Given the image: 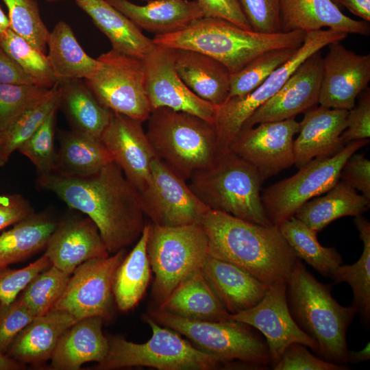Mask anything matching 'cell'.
I'll list each match as a JSON object with an SVG mask.
<instances>
[{"label":"cell","mask_w":370,"mask_h":370,"mask_svg":"<svg viewBox=\"0 0 370 370\" xmlns=\"http://www.w3.org/2000/svg\"><path fill=\"white\" fill-rule=\"evenodd\" d=\"M77 321L69 313L56 310L37 317L17 335L8 356L23 364L44 363L51 359L62 335Z\"/></svg>","instance_id":"83f0119b"},{"label":"cell","mask_w":370,"mask_h":370,"mask_svg":"<svg viewBox=\"0 0 370 370\" xmlns=\"http://www.w3.org/2000/svg\"><path fill=\"white\" fill-rule=\"evenodd\" d=\"M174 55L177 75L193 92L215 106L227 101L231 73L223 64L193 50L174 49Z\"/></svg>","instance_id":"484cf974"},{"label":"cell","mask_w":370,"mask_h":370,"mask_svg":"<svg viewBox=\"0 0 370 370\" xmlns=\"http://www.w3.org/2000/svg\"><path fill=\"white\" fill-rule=\"evenodd\" d=\"M51 265L44 254L27 266L12 269L0 268V304H9L15 300L27 284L39 273Z\"/></svg>","instance_id":"bcb514c9"},{"label":"cell","mask_w":370,"mask_h":370,"mask_svg":"<svg viewBox=\"0 0 370 370\" xmlns=\"http://www.w3.org/2000/svg\"><path fill=\"white\" fill-rule=\"evenodd\" d=\"M358 104L348 111L346 129L341 136L343 145L370 137V90L367 87L360 94Z\"/></svg>","instance_id":"f907efd6"},{"label":"cell","mask_w":370,"mask_h":370,"mask_svg":"<svg viewBox=\"0 0 370 370\" xmlns=\"http://www.w3.org/2000/svg\"><path fill=\"white\" fill-rule=\"evenodd\" d=\"M139 193L145 215L160 226L200 224L210 210L186 180L157 157L151 164L149 182Z\"/></svg>","instance_id":"5bb4252c"},{"label":"cell","mask_w":370,"mask_h":370,"mask_svg":"<svg viewBox=\"0 0 370 370\" xmlns=\"http://www.w3.org/2000/svg\"><path fill=\"white\" fill-rule=\"evenodd\" d=\"M347 36L346 33L330 29L307 32L304 43L294 55L258 87L245 95L230 97L222 105L216 106L213 125L220 150L229 149L245 121L261 105L280 90L306 60L330 43L341 41Z\"/></svg>","instance_id":"30bf717a"},{"label":"cell","mask_w":370,"mask_h":370,"mask_svg":"<svg viewBox=\"0 0 370 370\" xmlns=\"http://www.w3.org/2000/svg\"><path fill=\"white\" fill-rule=\"evenodd\" d=\"M143 60L151 110L164 107L186 112L213 124L216 106L196 95L180 78L174 49L156 45Z\"/></svg>","instance_id":"e0dca14e"},{"label":"cell","mask_w":370,"mask_h":370,"mask_svg":"<svg viewBox=\"0 0 370 370\" xmlns=\"http://www.w3.org/2000/svg\"><path fill=\"white\" fill-rule=\"evenodd\" d=\"M23 367L24 364L0 352V370H18Z\"/></svg>","instance_id":"680465c9"},{"label":"cell","mask_w":370,"mask_h":370,"mask_svg":"<svg viewBox=\"0 0 370 370\" xmlns=\"http://www.w3.org/2000/svg\"><path fill=\"white\" fill-rule=\"evenodd\" d=\"M34 212L29 201L19 194L0 196V231Z\"/></svg>","instance_id":"db71d44e"},{"label":"cell","mask_w":370,"mask_h":370,"mask_svg":"<svg viewBox=\"0 0 370 370\" xmlns=\"http://www.w3.org/2000/svg\"><path fill=\"white\" fill-rule=\"evenodd\" d=\"M278 226L297 257L321 275L330 278L334 271L343 264L342 257L335 247L322 246L317 240V232L294 216Z\"/></svg>","instance_id":"8d00e7d4"},{"label":"cell","mask_w":370,"mask_h":370,"mask_svg":"<svg viewBox=\"0 0 370 370\" xmlns=\"http://www.w3.org/2000/svg\"><path fill=\"white\" fill-rule=\"evenodd\" d=\"M36 317L18 298L0 304V352L5 354L17 335Z\"/></svg>","instance_id":"c3c4849f"},{"label":"cell","mask_w":370,"mask_h":370,"mask_svg":"<svg viewBox=\"0 0 370 370\" xmlns=\"http://www.w3.org/2000/svg\"><path fill=\"white\" fill-rule=\"evenodd\" d=\"M306 34L301 30L261 33L243 29L225 19L204 16L180 32L155 36L152 40L156 45L206 54L223 64L232 74L265 51L300 47Z\"/></svg>","instance_id":"3957f363"},{"label":"cell","mask_w":370,"mask_h":370,"mask_svg":"<svg viewBox=\"0 0 370 370\" xmlns=\"http://www.w3.org/2000/svg\"><path fill=\"white\" fill-rule=\"evenodd\" d=\"M370 358V343H367L366 346L360 351L347 350V362L353 364L367 361Z\"/></svg>","instance_id":"6f0895ef"},{"label":"cell","mask_w":370,"mask_h":370,"mask_svg":"<svg viewBox=\"0 0 370 370\" xmlns=\"http://www.w3.org/2000/svg\"><path fill=\"white\" fill-rule=\"evenodd\" d=\"M10 28L8 16L0 6V36L5 34Z\"/></svg>","instance_id":"91938a15"},{"label":"cell","mask_w":370,"mask_h":370,"mask_svg":"<svg viewBox=\"0 0 370 370\" xmlns=\"http://www.w3.org/2000/svg\"><path fill=\"white\" fill-rule=\"evenodd\" d=\"M103 319L88 317L78 320L62 335L51 358L56 370H77L89 362H101L108 350Z\"/></svg>","instance_id":"4316f807"},{"label":"cell","mask_w":370,"mask_h":370,"mask_svg":"<svg viewBox=\"0 0 370 370\" xmlns=\"http://www.w3.org/2000/svg\"><path fill=\"white\" fill-rule=\"evenodd\" d=\"M139 29L155 36L180 32L204 13L197 0H154L139 5L128 0H106Z\"/></svg>","instance_id":"d4e9b609"},{"label":"cell","mask_w":370,"mask_h":370,"mask_svg":"<svg viewBox=\"0 0 370 370\" xmlns=\"http://www.w3.org/2000/svg\"><path fill=\"white\" fill-rule=\"evenodd\" d=\"M336 5H337L340 8L341 6L339 4L338 0H332Z\"/></svg>","instance_id":"94428289"},{"label":"cell","mask_w":370,"mask_h":370,"mask_svg":"<svg viewBox=\"0 0 370 370\" xmlns=\"http://www.w3.org/2000/svg\"><path fill=\"white\" fill-rule=\"evenodd\" d=\"M299 130L295 118L261 123L241 130L229 149L251 164L264 182L294 164L293 137Z\"/></svg>","instance_id":"2e32d148"},{"label":"cell","mask_w":370,"mask_h":370,"mask_svg":"<svg viewBox=\"0 0 370 370\" xmlns=\"http://www.w3.org/2000/svg\"><path fill=\"white\" fill-rule=\"evenodd\" d=\"M0 84H34L20 66L1 47Z\"/></svg>","instance_id":"11a10c76"},{"label":"cell","mask_w":370,"mask_h":370,"mask_svg":"<svg viewBox=\"0 0 370 370\" xmlns=\"http://www.w3.org/2000/svg\"><path fill=\"white\" fill-rule=\"evenodd\" d=\"M200 224L210 256L236 265L269 286L287 282L299 260L278 225H263L212 210Z\"/></svg>","instance_id":"7a4b0ae2"},{"label":"cell","mask_w":370,"mask_h":370,"mask_svg":"<svg viewBox=\"0 0 370 370\" xmlns=\"http://www.w3.org/2000/svg\"><path fill=\"white\" fill-rule=\"evenodd\" d=\"M280 23L284 32L328 27L347 34H370L368 22L346 16L332 0H281Z\"/></svg>","instance_id":"cb8c5ba5"},{"label":"cell","mask_w":370,"mask_h":370,"mask_svg":"<svg viewBox=\"0 0 370 370\" xmlns=\"http://www.w3.org/2000/svg\"><path fill=\"white\" fill-rule=\"evenodd\" d=\"M59 87V109L64 112L71 130L100 140L113 112L97 101L84 79L60 82Z\"/></svg>","instance_id":"f546056e"},{"label":"cell","mask_w":370,"mask_h":370,"mask_svg":"<svg viewBox=\"0 0 370 370\" xmlns=\"http://www.w3.org/2000/svg\"><path fill=\"white\" fill-rule=\"evenodd\" d=\"M204 16L229 21L245 29L251 27L243 12L240 0H197Z\"/></svg>","instance_id":"f5cc1de1"},{"label":"cell","mask_w":370,"mask_h":370,"mask_svg":"<svg viewBox=\"0 0 370 370\" xmlns=\"http://www.w3.org/2000/svg\"><path fill=\"white\" fill-rule=\"evenodd\" d=\"M338 2L341 7H346L362 21H370V0H338Z\"/></svg>","instance_id":"9f6ffc18"},{"label":"cell","mask_w":370,"mask_h":370,"mask_svg":"<svg viewBox=\"0 0 370 370\" xmlns=\"http://www.w3.org/2000/svg\"><path fill=\"white\" fill-rule=\"evenodd\" d=\"M37 180L42 188L94 222L110 254L140 238L146 225L140 193L113 160L88 176L53 172Z\"/></svg>","instance_id":"6da1fadb"},{"label":"cell","mask_w":370,"mask_h":370,"mask_svg":"<svg viewBox=\"0 0 370 370\" xmlns=\"http://www.w3.org/2000/svg\"><path fill=\"white\" fill-rule=\"evenodd\" d=\"M0 47L20 66L34 84L49 89L59 84L47 54L10 28L0 36Z\"/></svg>","instance_id":"ab89813d"},{"label":"cell","mask_w":370,"mask_h":370,"mask_svg":"<svg viewBox=\"0 0 370 370\" xmlns=\"http://www.w3.org/2000/svg\"><path fill=\"white\" fill-rule=\"evenodd\" d=\"M149 224H146L132 251L125 255L116 271L112 292L121 312L134 308L143 297L151 278V266L147 252Z\"/></svg>","instance_id":"836d02e7"},{"label":"cell","mask_w":370,"mask_h":370,"mask_svg":"<svg viewBox=\"0 0 370 370\" xmlns=\"http://www.w3.org/2000/svg\"><path fill=\"white\" fill-rule=\"evenodd\" d=\"M349 367L327 361L314 356L307 347L299 343L289 345L278 362L275 370H346Z\"/></svg>","instance_id":"681fc988"},{"label":"cell","mask_w":370,"mask_h":370,"mask_svg":"<svg viewBox=\"0 0 370 370\" xmlns=\"http://www.w3.org/2000/svg\"><path fill=\"white\" fill-rule=\"evenodd\" d=\"M190 188L210 210L255 223L273 225L263 206L258 172L230 149L221 151L210 167L195 172Z\"/></svg>","instance_id":"8992f818"},{"label":"cell","mask_w":370,"mask_h":370,"mask_svg":"<svg viewBox=\"0 0 370 370\" xmlns=\"http://www.w3.org/2000/svg\"><path fill=\"white\" fill-rule=\"evenodd\" d=\"M147 252L154 273L151 297L160 306L184 280L201 269L208 255L201 224L166 227L149 224Z\"/></svg>","instance_id":"9c48e42d"},{"label":"cell","mask_w":370,"mask_h":370,"mask_svg":"<svg viewBox=\"0 0 370 370\" xmlns=\"http://www.w3.org/2000/svg\"><path fill=\"white\" fill-rule=\"evenodd\" d=\"M354 224L363 243L362 253L353 264H341L332 273L336 283L346 282L352 289V304L366 324L370 320V223L362 215L355 217Z\"/></svg>","instance_id":"74e56055"},{"label":"cell","mask_w":370,"mask_h":370,"mask_svg":"<svg viewBox=\"0 0 370 370\" xmlns=\"http://www.w3.org/2000/svg\"><path fill=\"white\" fill-rule=\"evenodd\" d=\"M59 108L53 109L34 134L18 148L36 169L38 177L54 172L56 152L54 140L56 114Z\"/></svg>","instance_id":"ee69618b"},{"label":"cell","mask_w":370,"mask_h":370,"mask_svg":"<svg viewBox=\"0 0 370 370\" xmlns=\"http://www.w3.org/2000/svg\"><path fill=\"white\" fill-rule=\"evenodd\" d=\"M240 3L252 30L266 34L281 32V0H240Z\"/></svg>","instance_id":"7dc6e473"},{"label":"cell","mask_w":370,"mask_h":370,"mask_svg":"<svg viewBox=\"0 0 370 370\" xmlns=\"http://www.w3.org/2000/svg\"><path fill=\"white\" fill-rule=\"evenodd\" d=\"M49 90L36 84H0V130L10 125Z\"/></svg>","instance_id":"f6af8a7d"},{"label":"cell","mask_w":370,"mask_h":370,"mask_svg":"<svg viewBox=\"0 0 370 370\" xmlns=\"http://www.w3.org/2000/svg\"><path fill=\"white\" fill-rule=\"evenodd\" d=\"M100 66L85 84L106 108L145 122L151 109L145 88V70L142 59L114 49L97 58Z\"/></svg>","instance_id":"7c38bea8"},{"label":"cell","mask_w":370,"mask_h":370,"mask_svg":"<svg viewBox=\"0 0 370 370\" xmlns=\"http://www.w3.org/2000/svg\"><path fill=\"white\" fill-rule=\"evenodd\" d=\"M155 321L186 336L199 350L225 365L238 360L256 369L271 365L266 341L254 328L234 320L210 321L182 317L153 305L147 314Z\"/></svg>","instance_id":"52a82bcc"},{"label":"cell","mask_w":370,"mask_h":370,"mask_svg":"<svg viewBox=\"0 0 370 370\" xmlns=\"http://www.w3.org/2000/svg\"><path fill=\"white\" fill-rule=\"evenodd\" d=\"M340 180L370 200V161L364 154L354 153L345 162Z\"/></svg>","instance_id":"816d5d0a"},{"label":"cell","mask_w":370,"mask_h":370,"mask_svg":"<svg viewBox=\"0 0 370 370\" xmlns=\"http://www.w3.org/2000/svg\"><path fill=\"white\" fill-rule=\"evenodd\" d=\"M140 1H146L147 3V2H150V1H154V0H140Z\"/></svg>","instance_id":"be15d7a7"},{"label":"cell","mask_w":370,"mask_h":370,"mask_svg":"<svg viewBox=\"0 0 370 370\" xmlns=\"http://www.w3.org/2000/svg\"><path fill=\"white\" fill-rule=\"evenodd\" d=\"M201 271L230 314H236L256 306L270 286L236 265L209 254L204 261Z\"/></svg>","instance_id":"603a6c76"},{"label":"cell","mask_w":370,"mask_h":370,"mask_svg":"<svg viewBox=\"0 0 370 370\" xmlns=\"http://www.w3.org/2000/svg\"><path fill=\"white\" fill-rule=\"evenodd\" d=\"M286 297L296 323L317 343V354L331 362L347 364L346 334L356 309L338 304L331 286L319 282L300 259L286 282Z\"/></svg>","instance_id":"277c9868"},{"label":"cell","mask_w":370,"mask_h":370,"mask_svg":"<svg viewBox=\"0 0 370 370\" xmlns=\"http://www.w3.org/2000/svg\"><path fill=\"white\" fill-rule=\"evenodd\" d=\"M45 247L51 265L70 274L87 260L110 255L97 227L88 217L58 223Z\"/></svg>","instance_id":"44dd1931"},{"label":"cell","mask_w":370,"mask_h":370,"mask_svg":"<svg viewBox=\"0 0 370 370\" xmlns=\"http://www.w3.org/2000/svg\"><path fill=\"white\" fill-rule=\"evenodd\" d=\"M347 114L348 110L322 106L305 112L293 143L294 164L299 169L314 158L332 157L344 147L341 136Z\"/></svg>","instance_id":"7402d4cb"},{"label":"cell","mask_w":370,"mask_h":370,"mask_svg":"<svg viewBox=\"0 0 370 370\" xmlns=\"http://www.w3.org/2000/svg\"><path fill=\"white\" fill-rule=\"evenodd\" d=\"M297 49L281 48L265 51L251 60L239 71L231 74L228 99L243 96L255 90L273 71L288 61Z\"/></svg>","instance_id":"60d3db41"},{"label":"cell","mask_w":370,"mask_h":370,"mask_svg":"<svg viewBox=\"0 0 370 370\" xmlns=\"http://www.w3.org/2000/svg\"><path fill=\"white\" fill-rule=\"evenodd\" d=\"M100 140L126 179L139 193L143 191L149 182L151 164L156 156L143 122L113 112Z\"/></svg>","instance_id":"ffe728a7"},{"label":"cell","mask_w":370,"mask_h":370,"mask_svg":"<svg viewBox=\"0 0 370 370\" xmlns=\"http://www.w3.org/2000/svg\"><path fill=\"white\" fill-rule=\"evenodd\" d=\"M158 307L193 320L222 321L230 319V314L210 286L201 269L181 283L166 301Z\"/></svg>","instance_id":"4dcf8cb0"},{"label":"cell","mask_w":370,"mask_h":370,"mask_svg":"<svg viewBox=\"0 0 370 370\" xmlns=\"http://www.w3.org/2000/svg\"><path fill=\"white\" fill-rule=\"evenodd\" d=\"M8 10L10 29L46 54L50 32L40 16L36 0H2Z\"/></svg>","instance_id":"7bdbcfd3"},{"label":"cell","mask_w":370,"mask_h":370,"mask_svg":"<svg viewBox=\"0 0 370 370\" xmlns=\"http://www.w3.org/2000/svg\"><path fill=\"white\" fill-rule=\"evenodd\" d=\"M146 121L156 157L186 181L221 152L214 125L198 116L162 107L151 110Z\"/></svg>","instance_id":"5b68a950"},{"label":"cell","mask_w":370,"mask_h":370,"mask_svg":"<svg viewBox=\"0 0 370 370\" xmlns=\"http://www.w3.org/2000/svg\"><path fill=\"white\" fill-rule=\"evenodd\" d=\"M143 319L151 330V338L145 343H136L108 336L107 354L95 369L147 367L159 370H214L225 366L219 359L199 350L179 333L162 327L147 314Z\"/></svg>","instance_id":"ba28073f"},{"label":"cell","mask_w":370,"mask_h":370,"mask_svg":"<svg viewBox=\"0 0 370 370\" xmlns=\"http://www.w3.org/2000/svg\"><path fill=\"white\" fill-rule=\"evenodd\" d=\"M74 1L109 39L114 51L143 60L155 47L152 39L106 0Z\"/></svg>","instance_id":"f1b7e54d"},{"label":"cell","mask_w":370,"mask_h":370,"mask_svg":"<svg viewBox=\"0 0 370 370\" xmlns=\"http://www.w3.org/2000/svg\"><path fill=\"white\" fill-rule=\"evenodd\" d=\"M47 1V2H57V1H65V0H45Z\"/></svg>","instance_id":"6125c7cd"},{"label":"cell","mask_w":370,"mask_h":370,"mask_svg":"<svg viewBox=\"0 0 370 370\" xmlns=\"http://www.w3.org/2000/svg\"><path fill=\"white\" fill-rule=\"evenodd\" d=\"M112 160L101 140L72 130L65 131L60 134L54 172L67 176L84 177L96 173Z\"/></svg>","instance_id":"d590c367"},{"label":"cell","mask_w":370,"mask_h":370,"mask_svg":"<svg viewBox=\"0 0 370 370\" xmlns=\"http://www.w3.org/2000/svg\"><path fill=\"white\" fill-rule=\"evenodd\" d=\"M369 139L352 141L330 158H314L293 175L266 188L261 199L271 222L278 225L307 201L328 192L340 180L347 160L367 145Z\"/></svg>","instance_id":"8fae6325"},{"label":"cell","mask_w":370,"mask_h":370,"mask_svg":"<svg viewBox=\"0 0 370 370\" xmlns=\"http://www.w3.org/2000/svg\"><path fill=\"white\" fill-rule=\"evenodd\" d=\"M71 274L51 265L37 274L17 297L37 317L49 312Z\"/></svg>","instance_id":"b9f144b4"},{"label":"cell","mask_w":370,"mask_h":370,"mask_svg":"<svg viewBox=\"0 0 370 370\" xmlns=\"http://www.w3.org/2000/svg\"><path fill=\"white\" fill-rule=\"evenodd\" d=\"M369 206V199L339 180L324 196L304 204L294 217L318 232L339 218L362 215Z\"/></svg>","instance_id":"1f68e13d"},{"label":"cell","mask_w":370,"mask_h":370,"mask_svg":"<svg viewBox=\"0 0 370 370\" xmlns=\"http://www.w3.org/2000/svg\"><path fill=\"white\" fill-rule=\"evenodd\" d=\"M230 318L249 325L264 336L272 367L280 360L286 347L293 343H301L316 354L318 352L316 341L301 330L290 312L286 297V282L271 285L256 306L236 314H230Z\"/></svg>","instance_id":"9a60e30c"},{"label":"cell","mask_w":370,"mask_h":370,"mask_svg":"<svg viewBox=\"0 0 370 370\" xmlns=\"http://www.w3.org/2000/svg\"><path fill=\"white\" fill-rule=\"evenodd\" d=\"M126 255L123 249L108 256L87 260L71 275L60 297L51 310L69 313L77 320L113 315L112 286L116 271Z\"/></svg>","instance_id":"4fadbf2b"},{"label":"cell","mask_w":370,"mask_h":370,"mask_svg":"<svg viewBox=\"0 0 370 370\" xmlns=\"http://www.w3.org/2000/svg\"><path fill=\"white\" fill-rule=\"evenodd\" d=\"M47 212H34L0 234V268L23 261L46 247L58 225Z\"/></svg>","instance_id":"e575fe53"},{"label":"cell","mask_w":370,"mask_h":370,"mask_svg":"<svg viewBox=\"0 0 370 370\" xmlns=\"http://www.w3.org/2000/svg\"><path fill=\"white\" fill-rule=\"evenodd\" d=\"M323 70L319 51L306 60L280 90L261 105L245 121L242 130L264 122L295 118L319 103Z\"/></svg>","instance_id":"d6986e66"},{"label":"cell","mask_w":370,"mask_h":370,"mask_svg":"<svg viewBox=\"0 0 370 370\" xmlns=\"http://www.w3.org/2000/svg\"><path fill=\"white\" fill-rule=\"evenodd\" d=\"M60 96L58 84L49 89L10 125L0 130V166L34 134L49 113L59 108Z\"/></svg>","instance_id":"f35d334b"},{"label":"cell","mask_w":370,"mask_h":370,"mask_svg":"<svg viewBox=\"0 0 370 370\" xmlns=\"http://www.w3.org/2000/svg\"><path fill=\"white\" fill-rule=\"evenodd\" d=\"M323 58L319 104L350 110L370 81V55H358L337 40Z\"/></svg>","instance_id":"ac0fdd59"},{"label":"cell","mask_w":370,"mask_h":370,"mask_svg":"<svg viewBox=\"0 0 370 370\" xmlns=\"http://www.w3.org/2000/svg\"><path fill=\"white\" fill-rule=\"evenodd\" d=\"M47 58L59 82L88 79L98 71V59L89 56L79 44L71 26L60 21L49 33Z\"/></svg>","instance_id":"d6a6232c"}]
</instances>
